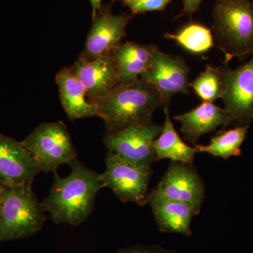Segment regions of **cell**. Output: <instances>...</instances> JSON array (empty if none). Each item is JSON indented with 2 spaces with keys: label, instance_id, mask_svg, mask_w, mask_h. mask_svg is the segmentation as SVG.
<instances>
[{
  "label": "cell",
  "instance_id": "cell-1",
  "mask_svg": "<svg viewBox=\"0 0 253 253\" xmlns=\"http://www.w3.org/2000/svg\"><path fill=\"white\" fill-rule=\"evenodd\" d=\"M70 165L72 170L67 177H60L54 171V184L41 204L54 223L78 226L89 217L96 194L104 184L101 174L78 160Z\"/></svg>",
  "mask_w": 253,
  "mask_h": 253
},
{
  "label": "cell",
  "instance_id": "cell-2",
  "mask_svg": "<svg viewBox=\"0 0 253 253\" xmlns=\"http://www.w3.org/2000/svg\"><path fill=\"white\" fill-rule=\"evenodd\" d=\"M92 103L110 134L152 123L155 111L163 106L157 89L141 78L131 84H118Z\"/></svg>",
  "mask_w": 253,
  "mask_h": 253
},
{
  "label": "cell",
  "instance_id": "cell-3",
  "mask_svg": "<svg viewBox=\"0 0 253 253\" xmlns=\"http://www.w3.org/2000/svg\"><path fill=\"white\" fill-rule=\"evenodd\" d=\"M213 31L226 63L253 54V2L250 0H217Z\"/></svg>",
  "mask_w": 253,
  "mask_h": 253
},
{
  "label": "cell",
  "instance_id": "cell-4",
  "mask_svg": "<svg viewBox=\"0 0 253 253\" xmlns=\"http://www.w3.org/2000/svg\"><path fill=\"white\" fill-rule=\"evenodd\" d=\"M0 242L25 239L42 229L46 216L31 186L1 185Z\"/></svg>",
  "mask_w": 253,
  "mask_h": 253
},
{
  "label": "cell",
  "instance_id": "cell-5",
  "mask_svg": "<svg viewBox=\"0 0 253 253\" xmlns=\"http://www.w3.org/2000/svg\"><path fill=\"white\" fill-rule=\"evenodd\" d=\"M21 142L41 172H54L61 165L77 159V151L62 121L42 123Z\"/></svg>",
  "mask_w": 253,
  "mask_h": 253
},
{
  "label": "cell",
  "instance_id": "cell-6",
  "mask_svg": "<svg viewBox=\"0 0 253 253\" xmlns=\"http://www.w3.org/2000/svg\"><path fill=\"white\" fill-rule=\"evenodd\" d=\"M106 171L101 174L104 187L112 190L123 203L139 206L149 203L151 168L128 162L109 151L106 155Z\"/></svg>",
  "mask_w": 253,
  "mask_h": 253
},
{
  "label": "cell",
  "instance_id": "cell-7",
  "mask_svg": "<svg viewBox=\"0 0 253 253\" xmlns=\"http://www.w3.org/2000/svg\"><path fill=\"white\" fill-rule=\"evenodd\" d=\"M163 131V126L155 124L131 126L117 133H106L104 143L109 152L128 162L151 168L156 161L154 141Z\"/></svg>",
  "mask_w": 253,
  "mask_h": 253
},
{
  "label": "cell",
  "instance_id": "cell-8",
  "mask_svg": "<svg viewBox=\"0 0 253 253\" xmlns=\"http://www.w3.org/2000/svg\"><path fill=\"white\" fill-rule=\"evenodd\" d=\"M189 66L181 56L166 54L154 45L149 67L139 78L155 86L163 106L168 107L174 95L189 93Z\"/></svg>",
  "mask_w": 253,
  "mask_h": 253
},
{
  "label": "cell",
  "instance_id": "cell-9",
  "mask_svg": "<svg viewBox=\"0 0 253 253\" xmlns=\"http://www.w3.org/2000/svg\"><path fill=\"white\" fill-rule=\"evenodd\" d=\"M151 194L189 205L196 215L205 199V185L193 163L171 161L166 172Z\"/></svg>",
  "mask_w": 253,
  "mask_h": 253
},
{
  "label": "cell",
  "instance_id": "cell-10",
  "mask_svg": "<svg viewBox=\"0 0 253 253\" xmlns=\"http://www.w3.org/2000/svg\"><path fill=\"white\" fill-rule=\"evenodd\" d=\"M224 109L234 126H249L253 120V54L236 69L224 67Z\"/></svg>",
  "mask_w": 253,
  "mask_h": 253
},
{
  "label": "cell",
  "instance_id": "cell-11",
  "mask_svg": "<svg viewBox=\"0 0 253 253\" xmlns=\"http://www.w3.org/2000/svg\"><path fill=\"white\" fill-rule=\"evenodd\" d=\"M92 19V26L81 54L88 60L112 54L122 44L131 16L126 13L114 14L101 6Z\"/></svg>",
  "mask_w": 253,
  "mask_h": 253
},
{
  "label": "cell",
  "instance_id": "cell-12",
  "mask_svg": "<svg viewBox=\"0 0 253 253\" xmlns=\"http://www.w3.org/2000/svg\"><path fill=\"white\" fill-rule=\"evenodd\" d=\"M41 172L21 141L0 133V184L6 186H32Z\"/></svg>",
  "mask_w": 253,
  "mask_h": 253
},
{
  "label": "cell",
  "instance_id": "cell-13",
  "mask_svg": "<svg viewBox=\"0 0 253 253\" xmlns=\"http://www.w3.org/2000/svg\"><path fill=\"white\" fill-rule=\"evenodd\" d=\"M71 68L85 88L91 102L106 96L118 85L117 68L113 53L91 60L80 54Z\"/></svg>",
  "mask_w": 253,
  "mask_h": 253
},
{
  "label": "cell",
  "instance_id": "cell-14",
  "mask_svg": "<svg viewBox=\"0 0 253 253\" xmlns=\"http://www.w3.org/2000/svg\"><path fill=\"white\" fill-rule=\"evenodd\" d=\"M174 119L181 123L184 139L194 146L201 136L216 130L219 126L231 124L224 108L208 101H204L189 112L178 115Z\"/></svg>",
  "mask_w": 253,
  "mask_h": 253
},
{
  "label": "cell",
  "instance_id": "cell-15",
  "mask_svg": "<svg viewBox=\"0 0 253 253\" xmlns=\"http://www.w3.org/2000/svg\"><path fill=\"white\" fill-rule=\"evenodd\" d=\"M60 100L71 121L89 117L99 118L96 105L88 99L85 88L71 67H64L56 74Z\"/></svg>",
  "mask_w": 253,
  "mask_h": 253
},
{
  "label": "cell",
  "instance_id": "cell-16",
  "mask_svg": "<svg viewBox=\"0 0 253 253\" xmlns=\"http://www.w3.org/2000/svg\"><path fill=\"white\" fill-rule=\"evenodd\" d=\"M149 204L160 230L188 237L192 235L191 222L196 214L189 205L151 193L149 194Z\"/></svg>",
  "mask_w": 253,
  "mask_h": 253
},
{
  "label": "cell",
  "instance_id": "cell-17",
  "mask_svg": "<svg viewBox=\"0 0 253 253\" xmlns=\"http://www.w3.org/2000/svg\"><path fill=\"white\" fill-rule=\"evenodd\" d=\"M154 45L126 42L113 52L118 73V84L137 81L149 67Z\"/></svg>",
  "mask_w": 253,
  "mask_h": 253
},
{
  "label": "cell",
  "instance_id": "cell-18",
  "mask_svg": "<svg viewBox=\"0 0 253 253\" xmlns=\"http://www.w3.org/2000/svg\"><path fill=\"white\" fill-rule=\"evenodd\" d=\"M165 122L163 131L154 141L156 161L169 159L174 162L193 163L197 154L196 146L191 147L181 139L173 126L168 107L164 108Z\"/></svg>",
  "mask_w": 253,
  "mask_h": 253
},
{
  "label": "cell",
  "instance_id": "cell-19",
  "mask_svg": "<svg viewBox=\"0 0 253 253\" xmlns=\"http://www.w3.org/2000/svg\"><path fill=\"white\" fill-rule=\"evenodd\" d=\"M249 126H236L213 136L208 145H196L198 152L228 159L241 155V147L246 139Z\"/></svg>",
  "mask_w": 253,
  "mask_h": 253
},
{
  "label": "cell",
  "instance_id": "cell-20",
  "mask_svg": "<svg viewBox=\"0 0 253 253\" xmlns=\"http://www.w3.org/2000/svg\"><path fill=\"white\" fill-rule=\"evenodd\" d=\"M164 37L196 54L206 52L214 45V37L211 30L198 23H191L177 33H168Z\"/></svg>",
  "mask_w": 253,
  "mask_h": 253
},
{
  "label": "cell",
  "instance_id": "cell-21",
  "mask_svg": "<svg viewBox=\"0 0 253 253\" xmlns=\"http://www.w3.org/2000/svg\"><path fill=\"white\" fill-rule=\"evenodd\" d=\"M224 67L207 65L206 70L190 84L204 101L213 102L221 98L224 91Z\"/></svg>",
  "mask_w": 253,
  "mask_h": 253
},
{
  "label": "cell",
  "instance_id": "cell-22",
  "mask_svg": "<svg viewBox=\"0 0 253 253\" xmlns=\"http://www.w3.org/2000/svg\"><path fill=\"white\" fill-rule=\"evenodd\" d=\"M133 15L166 9L171 0H120Z\"/></svg>",
  "mask_w": 253,
  "mask_h": 253
},
{
  "label": "cell",
  "instance_id": "cell-23",
  "mask_svg": "<svg viewBox=\"0 0 253 253\" xmlns=\"http://www.w3.org/2000/svg\"><path fill=\"white\" fill-rule=\"evenodd\" d=\"M115 253H178L174 250L166 249L158 245H149V246H130L126 249H121Z\"/></svg>",
  "mask_w": 253,
  "mask_h": 253
},
{
  "label": "cell",
  "instance_id": "cell-24",
  "mask_svg": "<svg viewBox=\"0 0 253 253\" xmlns=\"http://www.w3.org/2000/svg\"><path fill=\"white\" fill-rule=\"evenodd\" d=\"M204 0H182L183 10L182 12L179 14L178 17L181 16H190V15L194 14L198 9H199L200 5Z\"/></svg>",
  "mask_w": 253,
  "mask_h": 253
},
{
  "label": "cell",
  "instance_id": "cell-25",
  "mask_svg": "<svg viewBox=\"0 0 253 253\" xmlns=\"http://www.w3.org/2000/svg\"><path fill=\"white\" fill-rule=\"evenodd\" d=\"M89 1L92 7V18H94L98 10L101 8L102 0H89Z\"/></svg>",
  "mask_w": 253,
  "mask_h": 253
},
{
  "label": "cell",
  "instance_id": "cell-26",
  "mask_svg": "<svg viewBox=\"0 0 253 253\" xmlns=\"http://www.w3.org/2000/svg\"><path fill=\"white\" fill-rule=\"evenodd\" d=\"M1 199H0V217H1Z\"/></svg>",
  "mask_w": 253,
  "mask_h": 253
},
{
  "label": "cell",
  "instance_id": "cell-27",
  "mask_svg": "<svg viewBox=\"0 0 253 253\" xmlns=\"http://www.w3.org/2000/svg\"><path fill=\"white\" fill-rule=\"evenodd\" d=\"M1 184H0V193H1Z\"/></svg>",
  "mask_w": 253,
  "mask_h": 253
}]
</instances>
